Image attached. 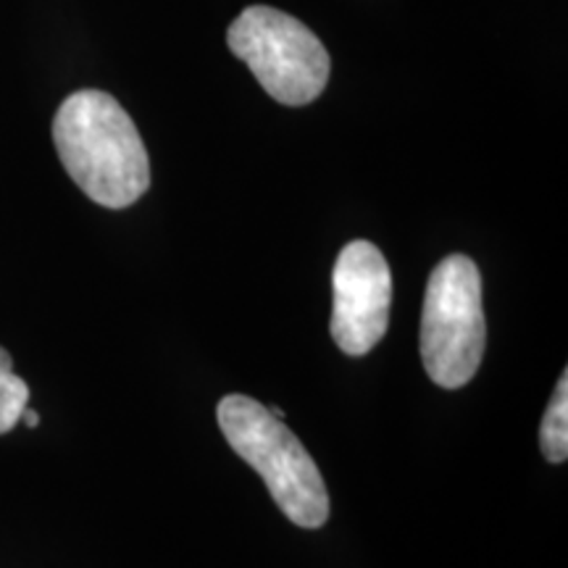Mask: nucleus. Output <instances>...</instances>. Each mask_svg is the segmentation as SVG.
<instances>
[{"label":"nucleus","mask_w":568,"mask_h":568,"mask_svg":"<svg viewBox=\"0 0 568 568\" xmlns=\"http://www.w3.org/2000/svg\"><path fill=\"white\" fill-rule=\"evenodd\" d=\"M539 450L550 464H564L568 458V374H560V382L552 393V400L539 426Z\"/></svg>","instance_id":"6"},{"label":"nucleus","mask_w":568,"mask_h":568,"mask_svg":"<svg viewBox=\"0 0 568 568\" xmlns=\"http://www.w3.org/2000/svg\"><path fill=\"white\" fill-rule=\"evenodd\" d=\"M53 142L77 187L103 209H126L151 187V159L132 116L103 90H77L59 105Z\"/></svg>","instance_id":"1"},{"label":"nucleus","mask_w":568,"mask_h":568,"mask_svg":"<svg viewBox=\"0 0 568 568\" xmlns=\"http://www.w3.org/2000/svg\"><path fill=\"white\" fill-rule=\"evenodd\" d=\"M216 418L226 443L261 474L274 503L295 527L318 529L329 521V493L316 460L284 418L247 395L219 400Z\"/></svg>","instance_id":"2"},{"label":"nucleus","mask_w":568,"mask_h":568,"mask_svg":"<svg viewBox=\"0 0 568 568\" xmlns=\"http://www.w3.org/2000/svg\"><path fill=\"white\" fill-rule=\"evenodd\" d=\"M27 406H30V387L21 376L13 374L9 351L0 347V435H9L21 422Z\"/></svg>","instance_id":"7"},{"label":"nucleus","mask_w":568,"mask_h":568,"mask_svg":"<svg viewBox=\"0 0 568 568\" xmlns=\"http://www.w3.org/2000/svg\"><path fill=\"white\" fill-rule=\"evenodd\" d=\"M487 318L481 274L468 255L453 253L432 268L422 311L424 372L443 389H460L485 358Z\"/></svg>","instance_id":"3"},{"label":"nucleus","mask_w":568,"mask_h":568,"mask_svg":"<svg viewBox=\"0 0 568 568\" xmlns=\"http://www.w3.org/2000/svg\"><path fill=\"white\" fill-rule=\"evenodd\" d=\"M21 422H24L27 426H32V429H34V426L40 424V414H34V410H32L30 406H27L24 414H21Z\"/></svg>","instance_id":"8"},{"label":"nucleus","mask_w":568,"mask_h":568,"mask_svg":"<svg viewBox=\"0 0 568 568\" xmlns=\"http://www.w3.org/2000/svg\"><path fill=\"white\" fill-rule=\"evenodd\" d=\"M393 308V274L379 247L353 240L332 272V339L353 358L372 353L387 335Z\"/></svg>","instance_id":"5"},{"label":"nucleus","mask_w":568,"mask_h":568,"mask_svg":"<svg viewBox=\"0 0 568 568\" xmlns=\"http://www.w3.org/2000/svg\"><path fill=\"white\" fill-rule=\"evenodd\" d=\"M230 51L253 71L274 101L308 105L329 82L332 61L303 21L272 6H251L226 32Z\"/></svg>","instance_id":"4"}]
</instances>
